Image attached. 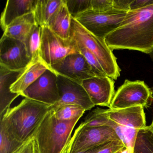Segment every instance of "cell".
I'll return each instance as SVG.
<instances>
[{"label":"cell","instance_id":"cell-1","mask_svg":"<svg viewBox=\"0 0 153 153\" xmlns=\"http://www.w3.org/2000/svg\"><path fill=\"white\" fill-rule=\"evenodd\" d=\"M104 40L112 51L132 50L149 54L153 50V4L128 11L120 27Z\"/></svg>","mask_w":153,"mask_h":153},{"label":"cell","instance_id":"cell-2","mask_svg":"<svg viewBox=\"0 0 153 153\" xmlns=\"http://www.w3.org/2000/svg\"><path fill=\"white\" fill-rule=\"evenodd\" d=\"M51 105L25 98L16 106L8 109L0 117V124L10 136L24 143L33 137Z\"/></svg>","mask_w":153,"mask_h":153},{"label":"cell","instance_id":"cell-3","mask_svg":"<svg viewBox=\"0 0 153 153\" xmlns=\"http://www.w3.org/2000/svg\"><path fill=\"white\" fill-rule=\"evenodd\" d=\"M79 120H58L51 106L33 136L37 153H67L72 131Z\"/></svg>","mask_w":153,"mask_h":153},{"label":"cell","instance_id":"cell-4","mask_svg":"<svg viewBox=\"0 0 153 153\" xmlns=\"http://www.w3.org/2000/svg\"><path fill=\"white\" fill-rule=\"evenodd\" d=\"M70 37L95 55L108 76L115 80L120 76L121 69L117 63V59L104 39L88 31L73 17L71 19Z\"/></svg>","mask_w":153,"mask_h":153},{"label":"cell","instance_id":"cell-5","mask_svg":"<svg viewBox=\"0 0 153 153\" xmlns=\"http://www.w3.org/2000/svg\"><path fill=\"white\" fill-rule=\"evenodd\" d=\"M78 53L80 52L75 40L59 37L48 26L42 27L40 57L50 68L67 56Z\"/></svg>","mask_w":153,"mask_h":153},{"label":"cell","instance_id":"cell-6","mask_svg":"<svg viewBox=\"0 0 153 153\" xmlns=\"http://www.w3.org/2000/svg\"><path fill=\"white\" fill-rule=\"evenodd\" d=\"M114 140H121L111 127H88L81 123L71 137L67 153L88 150Z\"/></svg>","mask_w":153,"mask_h":153},{"label":"cell","instance_id":"cell-7","mask_svg":"<svg viewBox=\"0 0 153 153\" xmlns=\"http://www.w3.org/2000/svg\"><path fill=\"white\" fill-rule=\"evenodd\" d=\"M127 12L114 9L103 12L90 10L74 19L88 31L104 39L106 36L120 27Z\"/></svg>","mask_w":153,"mask_h":153},{"label":"cell","instance_id":"cell-8","mask_svg":"<svg viewBox=\"0 0 153 153\" xmlns=\"http://www.w3.org/2000/svg\"><path fill=\"white\" fill-rule=\"evenodd\" d=\"M110 120L122 128L125 146L133 149L137 132L146 126L144 108L141 106L121 109H105Z\"/></svg>","mask_w":153,"mask_h":153},{"label":"cell","instance_id":"cell-9","mask_svg":"<svg viewBox=\"0 0 153 153\" xmlns=\"http://www.w3.org/2000/svg\"><path fill=\"white\" fill-rule=\"evenodd\" d=\"M150 88L141 80L126 79L114 96L110 108L121 109L149 106L152 99Z\"/></svg>","mask_w":153,"mask_h":153},{"label":"cell","instance_id":"cell-10","mask_svg":"<svg viewBox=\"0 0 153 153\" xmlns=\"http://www.w3.org/2000/svg\"><path fill=\"white\" fill-rule=\"evenodd\" d=\"M57 81V73L52 69L47 70L21 96L49 105H54L59 98Z\"/></svg>","mask_w":153,"mask_h":153},{"label":"cell","instance_id":"cell-11","mask_svg":"<svg viewBox=\"0 0 153 153\" xmlns=\"http://www.w3.org/2000/svg\"><path fill=\"white\" fill-rule=\"evenodd\" d=\"M32 61L24 42L2 35L0 40V65L14 71L24 70Z\"/></svg>","mask_w":153,"mask_h":153},{"label":"cell","instance_id":"cell-12","mask_svg":"<svg viewBox=\"0 0 153 153\" xmlns=\"http://www.w3.org/2000/svg\"><path fill=\"white\" fill-rule=\"evenodd\" d=\"M57 75L59 98L53 106L74 105L81 106L86 111L91 110L95 106L82 85L61 75Z\"/></svg>","mask_w":153,"mask_h":153},{"label":"cell","instance_id":"cell-13","mask_svg":"<svg viewBox=\"0 0 153 153\" xmlns=\"http://www.w3.org/2000/svg\"><path fill=\"white\" fill-rule=\"evenodd\" d=\"M57 74L82 84L85 79L97 77L85 57L80 53L67 56L51 67Z\"/></svg>","mask_w":153,"mask_h":153},{"label":"cell","instance_id":"cell-14","mask_svg":"<svg viewBox=\"0 0 153 153\" xmlns=\"http://www.w3.org/2000/svg\"><path fill=\"white\" fill-rule=\"evenodd\" d=\"M114 79L108 76L94 77L85 79L82 85L95 105L110 108L114 91Z\"/></svg>","mask_w":153,"mask_h":153},{"label":"cell","instance_id":"cell-15","mask_svg":"<svg viewBox=\"0 0 153 153\" xmlns=\"http://www.w3.org/2000/svg\"><path fill=\"white\" fill-rule=\"evenodd\" d=\"M51 69L41 58L32 61L10 86L15 94H21L40 77L47 70Z\"/></svg>","mask_w":153,"mask_h":153},{"label":"cell","instance_id":"cell-16","mask_svg":"<svg viewBox=\"0 0 153 153\" xmlns=\"http://www.w3.org/2000/svg\"><path fill=\"white\" fill-rule=\"evenodd\" d=\"M23 71L10 70L0 65V117L10 108L13 101L20 96L12 93L10 88Z\"/></svg>","mask_w":153,"mask_h":153},{"label":"cell","instance_id":"cell-17","mask_svg":"<svg viewBox=\"0 0 153 153\" xmlns=\"http://www.w3.org/2000/svg\"><path fill=\"white\" fill-rule=\"evenodd\" d=\"M36 3L37 0H8L1 18L3 31L17 19L34 12Z\"/></svg>","mask_w":153,"mask_h":153},{"label":"cell","instance_id":"cell-18","mask_svg":"<svg viewBox=\"0 0 153 153\" xmlns=\"http://www.w3.org/2000/svg\"><path fill=\"white\" fill-rule=\"evenodd\" d=\"M36 24L34 13L26 14L12 22L3 31V36L24 42L32 27Z\"/></svg>","mask_w":153,"mask_h":153},{"label":"cell","instance_id":"cell-19","mask_svg":"<svg viewBox=\"0 0 153 153\" xmlns=\"http://www.w3.org/2000/svg\"><path fill=\"white\" fill-rule=\"evenodd\" d=\"M71 16L64 0L61 7L50 21L48 27L57 35L64 39L70 38Z\"/></svg>","mask_w":153,"mask_h":153},{"label":"cell","instance_id":"cell-20","mask_svg":"<svg viewBox=\"0 0 153 153\" xmlns=\"http://www.w3.org/2000/svg\"><path fill=\"white\" fill-rule=\"evenodd\" d=\"M64 1V0H37L34 12L36 24L41 27L48 26Z\"/></svg>","mask_w":153,"mask_h":153},{"label":"cell","instance_id":"cell-21","mask_svg":"<svg viewBox=\"0 0 153 153\" xmlns=\"http://www.w3.org/2000/svg\"><path fill=\"white\" fill-rule=\"evenodd\" d=\"M133 153H153V131L150 126L140 129L137 132Z\"/></svg>","mask_w":153,"mask_h":153},{"label":"cell","instance_id":"cell-22","mask_svg":"<svg viewBox=\"0 0 153 153\" xmlns=\"http://www.w3.org/2000/svg\"><path fill=\"white\" fill-rule=\"evenodd\" d=\"M42 27L37 24L33 26L24 42L28 57L31 60L40 57Z\"/></svg>","mask_w":153,"mask_h":153},{"label":"cell","instance_id":"cell-23","mask_svg":"<svg viewBox=\"0 0 153 153\" xmlns=\"http://www.w3.org/2000/svg\"><path fill=\"white\" fill-rule=\"evenodd\" d=\"M51 109L56 118L62 121L79 120L86 111L81 106L74 105H66L59 106L51 105Z\"/></svg>","mask_w":153,"mask_h":153},{"label":"cell","instance_id":"cell-24","mask_svg":"<svg viewBox=\"0 0 153 153\" xmlns=\"http://www.w3.org/2000/svg\"><path fill=\"white\" fill-rule=\"evenodd\" d=\"M110 122L111 120L106 114L105 109L97 107L87 114L81 123L88 127H110Z\"/></svg>","mask_w":153,"mask_h":153},{"label":"cell","instance_id":"cell-25","mask_svg":"<svg viewBox=\"0 0 153 153\" xmlns=\"http://www.w3.org/2000/svg\"><path fill=\"white\" fill-rule=\"evenodd\" d=\"M23 144L13 139L0 124V153H14Z\"/></svg>","mask_w":153,"mask_h":153},{"label":"cell","instance_id":"cell-26","mask_svg":"<svg viewBox=\"0 0 153 153\" xmlns=\"http://www.w3.org/2000/svg\"><path fill=\"white\" fill-rule=\"evenodd\" d=\"M76 43L78 46L79 52L85 57L94 72L96 76L97 77H105L107 76L95 55L85 46L77 42Z\"/></svg>","mask_w":153,"mask_h":153},{"label":"cell","instance_id":"cell-27","mask_svg":"<svg viewBox=\"0 0 153 153\" xmlns=\"http://www.w3.org/2000/svg\"><path fill=\"white\" fill-rule=\"evenodd\" d=\"M66 5L72 17L91 10V0H66Z\"/></svg>","mask_w":153,"mask_h":153},{"label":"cell","instance_id":"cell-28","mask_svg":"<svg viewBox=\"0 0 153 153\" xmlns=\"http://www.w3.org/2000/svg\"><path fill=\"white\" fill-rule=\"evenodd\" d=\"M114 9L113 0H91V10L103 12Z\"/></svg>","mask_w":153,"mask_h":153},{"label":"cell","instance_id":"cell-29","mask_svg":"<svg viewBox=\"0 0 153 153\" xmlns=\"http://www.w3.org/2000/svg\"><path fill=\"white\" fill-rule=\"evenodd\" d=\"M125 145L121 140H114L102 145L97 153H115Z\"/></svg>","mask_w":153,"mask_h":153},{"label":"cell","instance_id":"cell-30","mask_svg":"<svg viewBox=\"0 0 153 153\" xmlns=\"http://www.w3.org/2000/svg\"><path fill=\"white\" fill-rule=\"evenodd\" d=\"M14 153H37L35 140L33 137L24 143Z\"/></svg>","mask_w":153,"mask_h":153},{"label":"cell","instance_id":"cell-31","mask_svg":"<svg viewBox=\"0 0 153 153\" xmlns=\"http://www.w3.org/2000/svg\"><path fill=\"white\" fill-rule=\"evenodd\" d=\"M132 0H113L114 10L128 12L131 10L130 5Z\"/></svg>","mask_w":153,"mask_h":153},{"label":"cell","instance_id":"cell-32","mask_svg":"<svg viewBox=\"0 0 153 153\" xmlns=\"http://www.w3.org/2000/svg\"><path fill=\"white\" fill-rule=\"evenodd\" d=\"M153 4V0H134L130 5L131 10L142 8Z\"/></svg>","mask_w":153,"mask_h":153},{"label":"cell","instance_id":"cell-33","mask_svg":"<svg viewBox=\"0 0 153 153\" xmlns=\"http://www.w3.org/2000/svg\"><path fill=\"white\" fill-rule=\"evenodd\" d=\"M102 146L97 147L91 149H88V150L79 151V152H76V153H97Z\"/></svg>","mask_w":153,"mask_h":153},{"label":"cell","instance_id":"cell-34","mask_svg":"<svg viewBox=\"0 0 153 153\" xmlns=\"http://www.w3.org/2000/svg\"><path fill=\"white\" fill-rule=\"evenodd\" d=\"M120 153H133V149L124 146L120 149Z\"/></svg>","mask_w":153,"mask_h":153},{"label":"cell","instance_id":"cell-35","mask_svg":"<svg viewBox=\"0 0 153 153\" xmlns=\"http://www.w3.org/2000/svg\"><path fill=\"white\" fill-rule=\"evenodd\" d=\"M149 55L150 58H151V59H152V61L153 62V50L149 54ZM150 90H151L152 94H153V87L150 88Z\"/></svg>","mask_w":153,"mask_h":153},{"label":"cell","instance_id":"cell-36","mask_svg":"<svg viewBox=\"0 0 153 153\" xmlns=\"http://www.w3.org/2000/svg\"><path fill=\"white\" fill-rule=\"evenodd\" d=\"M149 126H150V128H151V129H152V131H153V119L152 123H151V124L149 125Z\"/></svg>","mask_w":153,"mask_h":153},{"label":"cell","instance_id":"cell-37","mask_svg":"<svg viewBox=\"0 0 153 153\" xmlns=\"http://www.w3.org/2000/svg\"><path fill=\"white\" fill-rule=\"evenodd\" d=\"M120 150H118V151H117V152H116V153H120Z\"/></svg>","mask_w":153,"mask_h":153}]
</instances>
